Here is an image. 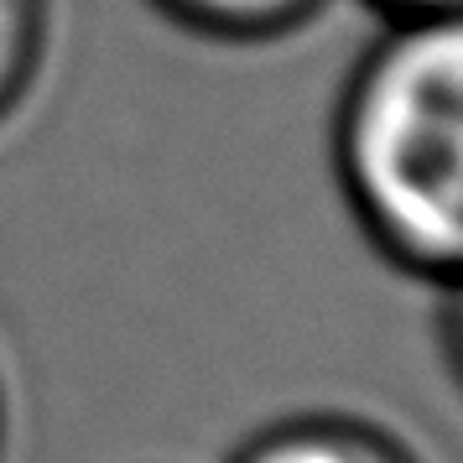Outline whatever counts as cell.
<instances>
[{"mask_svg":"<svg viewBox=\"0 0 463 463\" xmlns=\"http://www.w3.org/2000/svg\"><path fill=\"white\" fill-rule=\"evenodd\" d=\"M172 26H183L203 43L224 47H260L292 37L323 16L328 0H151Z\"/></svg>","mask_w":463,"mask_h":463,"instance_id":"obj_3","label":"cell"},{"mask_svg":"<svg viewBox=\"0 0 463 463\" xmlns=\"http://www.w3.org/2000/svg\"><path fill=\"white\" fill-rule=\"evenodd\" d=\"M334 177L380 260L463 276V11L385 16L338 89Z\"/></svg>","mask_w":463,"mask_h":463,"instance_id":"obj_1","label":"cell"},{"mask_svg":"<svg viewBox=\"0 0 463 463\" xmlns=\"http://www.w3.org/2000/svg\"><path fill=\"white\" fill-rule=\"evenodd\" d=\"M380 16H427V11H463V0H364Z\"/></svg>","mask_w":463,"mask_h":463,"instance_id":"obj_6","label":"cell"},{"mask_svg":"<svg viewBox=\"0 0 463 463\" xmlns=\"http://www.w3.org/2000/svg\"><path fill=\"white\" fill-rule=\"evenodd\" d=\"M0 453H5V385H0Z\"/></svg>","mask_w":463,"mask_h":463,"instance_id":"obj_7","label":"cell"},{"mask_svg":"<svg viewBox=\"0 0 463 463\" xmlns=\"http://www.w3.org/2000/svg\"><path fill=\"white\" fill-rule=\"evenodd\" d=\"M438 292H442V307H438V349H442L448 375L458 380V391H463V276H458V281H448V287H438Z\"/></svg>","mask_w":463,"mask_h":463,"instance_id":"obj_5","label":"cell"},{"mask_svg":"<svg viewBox=\"0 0 463 463\" xmlns=\"http://www.w3.org/2000/svg\"><path fill=\"white\" fill-rule=\"evenodd\" d=\"M230 463H417V453L364 417H338V411H307L287 417L240 442Z\"/></svg>","mask_w":463,"mask_h":463,"instance_id":"obj_2","label":"cell"},{"mask_svg":"<svg viewBox=\"0 0 463 463\" xmlns=\"http://www.w3.org/2000/svg\"><path fill=\"white\" fill-rule=\"evenodd\" d=\"M52 47V0H0V126L37 89Z\"/></svg>","mask_w":463,"mask_h":463,"instance_id":"obj_4","label":"cell"}]
</instances>
